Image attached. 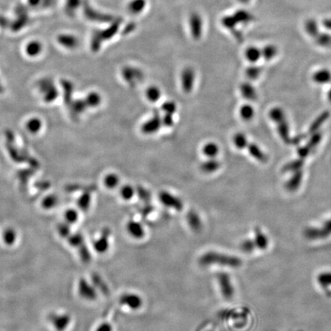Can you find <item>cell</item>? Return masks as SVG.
<instances>
[{
    "label": "cell",
    "instance_id": "obj_1",
    "mask_svg": "<svg viewBox=\"0 0 331 331\" xmlns=\"http://www.w3.org/2000/svg\"><path fill=\"white\" fill-rule=\"evenodd\" d=\"M199 262L202 266L218 265L232 268H239L242 265V261L238 256L213 251L204 253L199 258Z\"/></svg>",
    "mask_w": 331,
    "mask_h": 331
},
{
    "label": "cell",
    "instance_id": "obj_2",
    "mask_svg": "<svg viewBox=\"0 0 331 331\" xmlns=\"http://www.w3.org/2000/svg\"><path fill=\"white\" fill-rule=\"evenodd\" d=\"M303 236L311 243H322L331 240V217L320 224L310 225L303 230Z\"/></svg>",
    "mask_w": 331,
    "mask_h": 331
},
{
    "label": "cell",
    "instance_id": "obj_3",
    "mask_svg": "<svg viewBox=\"0 0 331 331\" xmlns=\"http://www.w3.org/2000/svg\"><path fill=\"white\" fill-rule=\"evenodd\" d=\"M255 19V16L247 10H239L233 14L224 16L222 19V24L228 30L232 32L238 41L242 40V36L239 31H237V27L240 25L250 23Z\"/></svg>",
    "mask_w": 331,
    "mask_h": 331
},
{
    "label": "cell",
    "instance_id": "obj_4",
    "mask_svg": "<svg viewBox=\"0 0 331 331\" xmlns=\"http://www.w3.org/2000/svg\"><path fill=\"white\" fill-rule=\"evenodd\" d=\"M269 116L271 120L277 125L278 134L282 141L285 144H293V138L290 136L289 125L284 110L280 107H274L270 110Z\"/></svg>",
    "mask_w": 331,
    "mask_h": 331
},
{
    "label": "cell",
    "instance_id": "obj_5",
    "mask_svg": "<svg viewBox=\"0 0 331 331\" xmlns=\"http://www.w3.org/2000/svg\"><path fill=\"white\" fill-rule=\"evenodd\" d=\"M121 19H117L111 22V25L107 27L104 30L98 31L94 34L92 41V49L94 52H98L101 48L103 42L111 39L120 29Z\"/></svg>",
    "mask_w": 331,
    "mask_h": 331
},
{
    "label": "cell",
    "instance_id": "obj_6",
    "mask_svg": "<svg viewBox=\"0 0 331 331\" xmlns=\"http://www.w3.org/2000/svg\"><path fill=\"white\" fill-rule=\"evenodd\" d=\"M221 295L226 300H231L235 295V287L230 275L226 272H219L216 275Z\"/></svg>",
    "mask_w": 331,
    "mask_h": 331
},
{
    "label": "cell",
    "instance_id": "obj_7",
    "mask_svg": "<svg viewBox=\"0 0 331 331\" xmlns=\"http://www.w3.org/2000/svg\"><path fill=\"white\" fill-rule=\"evenodd\" d=\"M254 244L256 253H265L269 250L271 239L268 234L260 227H256L253 231V236L251 238Z\"/></svg>",
    "mask_w": 331,
    "mask_h": 331
},
{
    "label": "cell",
    "instance_id": "obj_8",
    "mask_svg": "<svg viewBox=\"0 0 331 331\" xmlns=\"http://www.w3.org/2000/svg\"><path fill=\"white\" fill-rule=\"evenodd\" d=\"M315 282L320 292L328 298H331V270L319 271L315 277Z\"/></svg>",
    "mask_w": 331,
    "mask_h": 331
},
{
    "label": "cell",
    "instance_id": "obj_9",
    "mask_svg": "<svg viewBox=\"0 0 331 331\" xmlns=\"http://www.w3.org/2000/svg\"><path fill=\"white\" fill-rule=\"evenodd\" d=\"M159 199L164 206L180 212L183 209V202L180 198L168 191H161L159 193Z\"/></svg>",
    "mask_w": 331,
    "mask_h": 331
},
{
    "label": "cell",
    "instance_id": "obj_10",
    "mask_svg": "<svg viewBox=\"0 0 331 331\" xmlns=\"http://www.w3.org/2000/svg\"><path fill=\"white\" fill-rule=\"evenodd\" d=\"M119 302L122 306L127 307L133 311L141 309L143 305L142 298L135 293L123 294L119 299Z\"/></svg>",
    "mask_w": 331,
    "mask_h": 331
},
{
    "label": "cell",
    "instance_id": "obj_11",
    "mask_svg": "<svg viewBox=\"0 0 331 331\" xmlns=\"http://www.w3.org/2000/svg\"><path fill=\"white\" fill-rule=\"evenodd\" d=\"M196 74L193 68L188 67L182 71L180 82L181 88L183 92L186 94H190L193 90L195 84Z\"/></svg>",
    "mask_w": 331,
    "mask_h": 331
},
{
    "label": "cell",
    "instance_id": "obj_12",
    "mask_svg": "<svg viewBox=\"0 0 331 331\" xmlns=\"http://www.w3.org/2000/svg\"><path fill=\"white\" fill-rule=\"evenodd\" d=\"M322 139V134L320 132L314 133L312 134L307 145L299 147L298 150V154L299 158L305 159L308 157L320 144Z\"/></svg>",
    "mask_w": 331,
    "mask_h": 331
},
{
    "label": "cell",
    "instance_id": "obj_13",
    "mask_svg": "<svg viewBox=\"0 0 331 331\" xmlns=\"http://www.w3.org/2000/svg\"><path fill=\"white\" fill-rule=\"evenodd\" d=\"M162 126V118L160 115L156 112L150 119L143 123L141 126V131L146 135H152L157 133Z\"/></svg>",
    "mask_w": 331,
    "mask_h": 331
},
{
    "label": "cell",
    "instance_id": "obj_14",
    "mask_svg": "<svg viewBox=\"0 0 331 331\" xmlns=\"http://www.w3.org/2000/svg\"><path fill=\"white\" fill-rule=\"evenodd\" d=\"M191 35L195 40H199L203 31V22L202 17L198 13H192L189 19Z\"/></svg>",
    "mask_w": 331,
    "mask_h": 331
},
{
    "label": "cell",
    "instance_id": "obj_15",
    "mask_svg": "<svg viewBox=\"0 0 331 331\" xmlns=\"http://www.w3.org/2000/svg\"><path fill=\"white\" fill-rule=\"evenodd\" d=\"M122 77L128 84L133 86L143 78V73L139 68L131 66L123 67L121 71Z\"/></svg>",
    "mask_w": 331,
    "mask_h": 331
},
{
    "label": "cell",
    "instance_id": "obj_16",
    "mask_svg": "<svg viewBox=\"0 0 331 331\" xmlns=\"http://www.w3.org/2000/svg\"><path fill=\"white\" fill-rule=\"evenodd\" d=\"M126 229L128 234L136 239H141L145 236L144 226L137 221H128L126 225Z\"/></svg>",
    "mask_w": 331,
    "mask_h": 331
},
{
    "label": "cell",
    "instance_id": "obj_17",
    "mask_svg": "<svg viewBox=\"0 0 331 331\" xmlns=\"http://www.w3.org/2000/svg\"><path fill=\"white\" fill-rule=\"evenodd\" d=\"M86 16L88 18L92 19L93 21L100 22H112L115 20L112 16L108 14H104V13H100V12L96 11V10L92 9L89 5H86V10H85Z\"/></svg>",
    "mask_w": 331,
    "mask_h": 331
},
{
    "label": "cell",
    "instance_id": "obj_18",
    "mask_svg": "<svg viewBox=\"0 0 331 331\" xmlns=\"http://www.w3.org/2000/svg\"><path fill=\"white\" fill-rule=\"evenodd\" d=\"M109 237H110V230L108 229H104L102 235L94 244V247L97 253L103 254L107 251L109 249Z\"/></svg>",
    "mask_w": 331,
    "mask_h": 331
},
{
    "label": "cell",
    "instance_id": "obj_19",
    "mask_svg": "<svg viewBox=\"0 0 331 331\" xmlns=\"http://www.w3.org/2000/svg\"><path fill=\"white\" fill-rule=\"evenodd\" d=\"M188 225L193 232H198L201 231L202 228V220L200 216L194 210H191L186 216Z\"/></svg>",
    "mask_w": 331,
    "mask_h": 331
},
{
    "label": "cell",
    "instance_id": "obj_20",
    "mask_svg": "<svg viewBox=\"0 0 331 331\" xmlns=\"http://www.w3.org/2000/svg\"><path fill=\"white\" fill-rule=\"evenodd\" d=\"M303 180V171H296L293 173L292 177L287 180L285 184V188L288 192H294L298 190L301 186V183Z\"/></svg>",
    "mask_w": 331,
    "mask_h": 331
},
{
    "label": "cell",
    "instance_id": "obj_21",
    "mask_svg": "<svg viewBox=\"0 0 331 331\" xmlns=\"http://www.w3.org/2000/svg\"><path fill=\"white\" fill-rule=\"evenodd\" d=\"M221 168V163L216 158H207L200 164V170L205 174H212L219 171Z\"/></svg>",
    "mask_w": 331,
    "mask_h": 331
},
{
    "label": "cell",
    "instance_id": "obj_22",
    "mask_svg": "<svg viewBox=\"0 0 331 331\" xmlns=\"http://www.w3.org/2000/svg\"><path fill=\"white\" fill-rule=\"evenodd\" d=\"M240 92L244 99L247 101H254L257 99V92L253 85L250 82H243L240 86Z\"/></svg>",
    "mask_w": 331,
    "mask_h": 331
},
{
    "label": "cell",
    "instance_id": "obj_23",
    "mask_svg": "<svg viewBox=\"0 0 331 331\" xmlns=\"http://www.w3.org/2000/svg\"><path fill=\"white\" fill-rule=\"evenodd\" d=\"M79 291L83 298L89 300H95L97 298V292L93 286L89 284L86 280H82L79 284Z\"/></svg>",
    "mask_w": 331,
    "mask_h": 331
},
{
    "label": "cell",
    "instance_id": "obj_24",
    "mask_svg": "<svg viewBox=\"0 0 331 331\" xmlns=\"http://www.w3.org/2000/svg\"><path fill=\"white\" fill-rule=\"evenodd\" d=\"M147 0H131L128 5V10L131 14L139 15L145 10Z\"/></svg>",
    "mask_w": 331,
    "mask_h": 331
},
{
    "label": "cell",
    "instance_id": "obj_25",
    "mask_svg": "<svg viewBox=\"0 0 331 331\" xmlns=\"http://www.w3.org/2000/svg\"><path fill=\"white\" fill-rule=\"evenodd\" d=\"M247 148L249 153L256 160L260 162H266L268 161V156L259 148V146L255 144H250L247 145Z\"/></svg>",
    "mask_w": 331,
    "mask_h": 331
},
{
    "label": "cell",
    "instance_id": "obj_26",
    "mask_svg": "<svg viewBox=\"0 0 331 331\" xmlns=\"http://www.w3.org/2000/svg\"><path fill=\"white\" fill-rule=\"evenodd\" d=\"M329 112L327 110H325L322 112L315 120L311 123L309 128V134H313L314 133L318 132V130L320 129V127L323 125L325 121L329 118Z\"/></svg>",
    "mask_w": 331,
    "mask_h": 331
},
{
    "label": "cell",
    "instance_id": "obj_27",
    "mask_svg": "<svg viewBox=\"0 0 331 331\" xmlns=\"http://www.w3.org/2000/svg\"><path fill=\"white\" fill-rule=\"evenodd\" d=\"M220 148L219 146L215 142H208L204 144L202 152L204 156L207 158H216L219 155Z\"/></svg>",
    "mask_w": 331,
    "mask_h": 331
},
{
    "label": "cell",
    "instance_id": "obj_28",
    "mask_svg": "<svg viewBox=\"0 0 331 331\" xmlns=\"http://www.w3.org/2000/svg\"><path fill=\"white\" fill-rule=\"evenodd\" d=\"M313 80L317 84H327L331 81V72L327 69H320L313 75Z\"/></svg>",
    "mask_w": 331,
    "mask_h": 331
},
{
    "label": "cell",
    "instance_id": "obj_29",
    "mask_svg": "<svg viewBox=\"0 0 331 331\" xmlns=\"http://www.w3.org/2000/svg\"><path fill=\"white\" fill-rule=\"evenodd\" d=\"M244 56L249 62L256 63L262 57V50L255 46H250L246 49Z\"/></svg>",
    "mask_w": 331,
    "mask_h": 331
},
{
    "label": "cell",
    "instance_id": "obj_30",
    "mask_svg": "<svg viewBox=\"0 0 331 331\" xmlns=\"http://www.w3.org/2000/svg\"><path fill=\"white\" fill-rule=\"evenodd\" d=\"M304 163H305V159H301V158L294 159V160L290 161V162H287L284 166V168H283V171L284 173H295L296 171H301L302 169Z\"/></svg>",
    "mask_w": 331,
    "mask_h": 331
},
{
    "label": "cell",
    "instance_id": "obj_31",
    "mask_svg": "<svg viewBox=\"0 0 331 331\" xmlns=\"http://www.w3.org/2000/svg\"><path fill=\"white\" fill-rule=\"evenodd\" d=\"M305 29L307 33L309 36H311V38L314 39L316 36H317V34L320 32V29H319L318 25H317V22H316V20L313 19H308L305 22Z\"/></svg>",
    "mask_w": 331,
    "mask_h": 331
},
{
    "label": "cell",
    "instance_id": "obj_32",
    "mask_svg": "<svg viewBox=\"0 0 331 331\" xmlns=\"http://www.w3.org/2000/svg\"><path fill=\"white\" fill-rule=\"evenodd\" d=\"M146 98L152 103L157 102L160 99L161 90L156 86H151L146 90Z\"/></svg>",
    "mask_w": 331,
    "mask_h": 331
},
{
    "label": "cell",
    "instance_id": "obj_33",
    "mask_svg": "<svg viewBox=\"0 0 331 331\" xmlns=\"http://www.w3.org/2000/svg\"><path fill=\"white\" fill-rule=\"evenodd\" d=\"M314 40L316 44L320 47L328 48L331 46V35L326 32H319Z\"/></svg>",
    "mask_w": 331,
    "mask_h": 331
},
{
    "label": "cell",
    "instance_id": "obj_34",
    "mask_svg": "<svg viewBox=\"0 0 331 331\" xmlns=\"http://www.w3.org/2000/svg\"><path fill=\"white\" fill-rule=\"evenodd\" d=\"M104 183L107 189H115L120 184V177L115 174H107L104 177Z\"/></svg>",
    "mask_w": 331,
    "mask_h": 331
},
{
    "label": "cell",
    "instance_id": "obj_35",
    "mask_svg": "<svg viewBox=\"0 0 331 331\" xmlns=\"http://www.w3.org/2000/svg\"><path fill=\"white\" fill-rule=\"evenodd\" d=\"M233 144L238 150H244L249 145L247 137L242 133H237L234 135Z\"/></svg>",
    "mask_w": 331,
    "mask_h": 331
},
{
    "label": "cell",
    "instance_id": "obj_36",
    "mask_svg": "<svg viewBox=\"0 0 331 331\" xmlns=\"http://www.w3.org/2000/svg\"><path fill=\"white\" fill-rule=\"evenodd\" d=\"M278 54V49L274 45H268L265 46L262 50V57L266 61L274 59Z\"/></svg>",
    "mask_w": 331,
    "mask_h": 331
},
{
    "label": "cell",
    "instance_id": "obj_37",
    "mask_svg": "<svg viewBox=\"0 0 331 331\" xmlns=\"http://www.w3.org/2000/svg\"><path fill=\"white\" fill-rule=\"evenodd\" d=\"M239 113L241 118L247 121V120H252L254 117L255 110L253 106L250 105V104H244L240 108Z\"/></svg>",
    "mask_w": 331,
    "mask_h": 331
},
{
    "label": "cell",
    "instance_id": "obj_38",
    "mask_svg": "<svg viewBox=\"0 0 331 331\" xmlns=\"http://www.w3.org/2000/svg\"><path fill=\"white\" fill-rule=\"evenodd\" d=\"M136 194V189L131 185L127 184L121 186L120 189V197L125 200H131Z\"/></svg>",
    "mask_w": 331,
    "mask_h": 331
},
{
    "label": "cell",
    "instance_id": "obj_39",
    "mask_svg": "<svg viewBox=\"0 0 331 331\" xmlns=\"http://www.w3.org/2000/svg\"><path fill=\"white\" fill-rule=\"evenodd\" d=\"M59 40L61 44L69 49L75 48L78 45L77 38L72 35H61Z\"/></svg>",
    "mask_w": 331,
    "mask_h": 331
},
{
    "label": "cell",
    "instance_id": "obj_40",
    "mask_svg": "<svg viewBox=\"0 0 331 331\" xmlns=\"http://www.w3.org/2000/svg\"><path fill=\"white\" fill-rule=\"evenodd\" d=\"M86 104L88 107H98L101 102V97L100 94L97 92H92L89 94L86 99Z\"/></svg>",
    "mask_w": 331,
    "mask_h": 331
},
{
    "label": "cell",
    "instance_id": "obj_41",
    "mask_svg": "<svg viewBox=\"0 0 331 331\" xmlns=\"http://www.w3.org/2000/svg\"><path fill=\"white\" fill-rule=\"evenodd\" d=\"M261 73H262V68L256 65H251L247 67L245 70L246 77L250 80H256L260 76Z\"/></svg>",
    "mask_w": 331,
    "mask_h": 331
},
{
    "label": "cell",
    "instance_id": "obj_42",
    "mask_svg": "<svg viewBox=\"0 0 331 331\" xmlns=\"http://www.w3.org/2000/svg\"><path fill=\"white\" fill-rule=\"evenodd\" d=\"M91 190L86 191V192L82 194V196L79 198L78 205L81 210H89V206L91 204Z\"/></svg>",
    "mask_w": 331,
    "mask_h": 331
},
{
    "label": "cell",
    "instance_id": "obj_43",
    "mask_svg": "<svg viewBox=\"0 0 331 331\" xmlns=\"http://www.w3.org/2000/svg\"><path fill=\"white\" fill-rule=\"evenodd\" d=\"M41 51L42 45L38 42H32L26 47V53L32 57L37 56Z\"/></svg>",
    "mask_w": 331,
    "mask_h": 331
},
{
    "label": "cell",
    "instance_id": "obj_44",
    "mask_svg": "<svg viewBox=\"0 0 331 331\" xmlns=\"http://www.w3.org/2000/svg\"><path fill=\"white\" fill-rule=\"evenodd\" d=\"M161 108H162L163 114H169L174 115V114L177 112V105L174 101H168L162 104Z\"/></svg>",
    "mask_w": 331,
    "mask_h": 331
},
{
    "label": "cell",
    "instance_id": "obj_45",
    "mask_svg": "<svg viewBox=\"0 0 331 331\" xmlns=\"http://www.w3.org/2000/svg\"><path fill=\"white\" fill-rule=\"evenodd\" d=\"M87 107L86 101H80L79 100V101H74V104L71 105V110H72L71 111H72L74 115L77 116L84 112Z\"/></svg>",
    "mask_w": 331,
    "mask_h": 331
},
{
    "label": "cell",
    "instance_id": "obj_46",
    "mask_svg": "<svg viewBox=\"0 0 331 331\" xmlns=\"http://www.w3.org/2000/svg\"><path fill=\"white\" fill-rule=\"evenodd\" d=\"M136 193H137L140 199L144 201V202H149L150 199H151V194H150V191L146 189V188L143 187V186H138L136 189Z\"/></svg>",
    "mask_w": 331,
    "mask_h": 331
},
{
    "label": "cell",
    "instance_id": "obj_47",
    "mask_svg": "<svg viewBox=\"0 0 331 331\" xmlns=\"http://www.w3.org/2000/svg\"><path fill=\"white\" fill-rule=\"evenodd\" d=\"M42 128V122L39 119L34 118L29 120L27 123V128L30 132L37 133Z\"/></svg>",
    "mask_w": 331,
    "mask_h": 331
},
{
    "label": "cell",
    "instance_id": "obj_48",
    "mask_svg": "<svg viewBox=\"0 0 331 331\" xmlns=\"http://www.w3.org/2000/svg\"><path fill=\"white\" fill-rule=\"evenodd\" d=\"M162 118V126L166 128H171L174 125V118L173 114H163V116L161 117Z\"/></svg>",
    "mask_w": 331,
    "mask_h": 331
},
{
    "label": "cell",
    "instance_id": "obj_49",
    "mask_svg": "<svg viewBox=\"0 0 331 331\" xmlns=\"http://www.w3.org/2000/svg\"><path fill=\"white\" fill-rule=\"evenodd\" d=\"M95 331H113V327L110 323L104 322V323H101L97 327L96 330Z\"/></svg>",
    "mask_w": 331,
    "mask_h": 331
},
{
    "label": "cell",
    "instance_id": "obj_50",
    "mask_svg": "<svg viewBox=\"0 0 331 331\" xmlns=\"http://www.w3.org/2000/svg\"><path fill=\"white\" fill-rule=\"evenodd\" d=\"M67 219L71 223H74L77 219V213L75 210H69L67 212L66 214Z\"/></svg>",
    "mask_w": 331,
    "mask_h": 331
},
{
    "label": "cell",
    "instance_id": "obj_51",
    "mask_svg": "<svg viewBox=\"0 0 331 331\" xmlns=\"http://www.w3.org/2000/svg\"><path fill=\"white\" fill-rule=\"evenodd\" d=\"M135 29L136 24L134 23V22H131V23L128 24V25L125 27V29H123V35H128V34L134 32V30H135Z\"/></svg>",
    "mask_w": 331,
    "mask_h": 331
},
{
    "label": "cell",
    "instance_id": "obj_52",
    "mask_svg": "<svg viewBox=\"0 0 331 331\" xmlns=\"http://www.w3.org/2000/svg\"><path fill=\"white\" fill-rule=\"evenodd\" d=\"M322 24H323V26L324 27L325 29L331 30V17L323 19Z\"/></svg>",
    "mask_w": 331,
    "mask_h": 331
},
{
    "label": "cell",
    "instance_id": "obj_53",
    "mask_svg": "<svg viewBox=\"0 0 331 331\" xmlns=\"http://www.w3.org/2000/svg\"><path fill=\"white\" fill-rule=\"evenodd\" d=\"M55 202V198L54 196H50V197L48 198L46 201H45V205H47V206H52Z\"/></svg>",
    "mask_w": 331,
    "mask_h": 331
},
{
    "label": "cell",
    "instance_id": "obj_54",
    "mask_svg": "<svg viewBox=\"0 0 331 331\" xmlns=\"http://www.w3.org/2000/svg\"><path fill=\"white\" fill-rule=\"evenodd\" d=\"M152 209L153 208H152V207L150 206V205H147V206L146 207V208H144V210H142V212L143 213H144V215H145V216H147V215H148L149 213H150V212H151L152 210H152Z\"/></svg>",
    "mask_w": 331,
    "mask_h": 331
},
{
    "label": "cell",
    "instance_id": "obj_55",
    "mask_svg": "<svg viewBox=\"0 0 331 331\" xmlns=\"http://www.w3.org/2000/svg\"><path fill=\"white\" fill-rule=\"evenodd\" d=\"M39 2L40 0H29V4L32 6H36Z\"/></svg>",
    "mask_w": 331,
    "mask_h": 331
},
{
    "label": "cell",
    "instance_id": "obj_56",
    "mask_svg": "<svg viewBox=\"0 0 331 331\" xmlns=\"http://www.w3.org/2000/svg\"><path fill=\"white\" fill-rule=\"evenodd\" d=\"M238 1L241 4H247L251 0H238Z\"/></svg>",
    "mask_w": 331,
    "mask_h": 331
},
{
    "label": "cell",
    "instance_id": "obj_57",
    "mask_svg": "<svg viewBox=\"0 0 331 331\" xmlns=\"http://www.w3.org/2000/svg\"><path fill=\"white\" fill-rule=\"evenodd\" d=\"M328 100H329V101L331 102V89H329V92H328Z\"/></svg>",
    "mask_w": 331,
    "mask_h": 331
},
{
    "label": "cell",
    "instance_id": "obj_58",
    "mask_svg": "<svg viewBox=\"0 0 331 331\" xmlns=\"http://www.w3.org/2000/svg\"><path fill=\"white\" fill-rule=\"evenodd\" d=\"M2 92V88L0 87V92Z\"/></svg>",
    "mask_w": 331,
    "mask_h": 331
}]
</instances>
